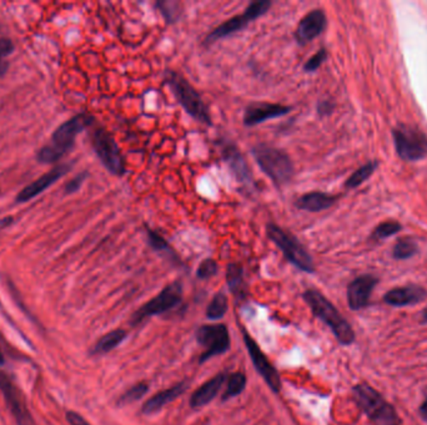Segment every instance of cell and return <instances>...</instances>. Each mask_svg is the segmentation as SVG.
I'll return each mask as SVG.
<instances>
[{"instance_id": "cell-1", "label": "cell", "mask_w": 427, "mask_h": 425, "mask_svg": "<svg viewBox=\"0 0 427 425\" xmlns=\"http://www.w3.org/2000/svg\"><path fill=\"white\" fill-rule=\"evenodd\" d=\"M302 297L312 313L331 330L338 343H341L343 346L353 344L356 338L353 327L324 294L317 289H307Z\"/></svg>"}, {"instance_id": "cell-2", "label": "cell", "mask_w": 427, "mask_h": 425, "mask_svg": "<svg viewBox=\"0 0 427 425\" xmlns=\"http://www.w3.org/2000/svg\"><path fill=\"white\" fill-rule=\"evenodd\" d=\"M94 117L89 114H79L65 121L55 130L52 142L42 147L38 153V161L42 163H53L63 158L74 145L75 139L86 127H91Z\"/></svg>"}, {"instance_id": "cell-3", "label": "cell", "mask_w": 427, "mask_h": 425, "mask_svg": "<svg viewBox=\"0 0 427 425\" xmlns=\"http://www.w3.org/2000/svg\"><path fill=\"white\" fill-rule=\"evenodd\" d=\"M353 398L375 425H401L395 408L369 384H356L353 388Z\"/></svg>"}, {"instance_id": "cell-4", "label": "cell", "mask_w": 427, "mask_h": 425, "mask_svg": "<svg viewBox=\"0 0 427 425\" xmlns=\"http://www.w3.org/2000/svg\"><path fill=\"white\" fill-rule=\"evenodd\" d=\"M165 83L169 85L178 103L184 107V110L191 117H194L204 125L212 127V120H211L210 112L207 110V106L201 99L200 94L196 91L193 85L190 84L185 76L174 70H169L165 74Z\"/></svg>"}, {"instance_id": "cell-5", "label": "cell", "mask_w": 427, "mask_h": 425, "mask_svg": "<svg viewBox=\"0 0 427 425\" xmlns=\"http://www.w3.org/2000/svg\"><path fill=\"white\" fill-rule=\"evenodd\" d=\"M251 153L258 168L275 186L283 187L290 182L294 176V165L287 153L268 145H258Z\"/></svg>"}, {"instance_id": "cell-6", "label": "cell", "mask_w": 427, "mask_h": 425, "mask_svg": "<svg viewBox=\"0 0 427 425\" xmlns=\"http://www.w3.org/2000/svg\"><path fill=\"white\" fill-rule=\"evenodd\" d=\"M266 233L270 240L279 247L281 252L284 253L285 257L295 267L306 273L315 272V264L310 253L306 251L305 247L290 232L271 222L266 225Z\"/></svg>"}, {"instance_id": "cell-7", "label": "cell", "mask_w": 427, "mask_h": 425, "mask_svg": "<svg viewBox=\"0 0 427 425\" xmlns=\"http://www.w3.org/2000/svg\"><path fill=\"white\" fill-rule=\"evenodd\" d=\"M91 145L103 165L115 176L125 173V160L115 139L106 129H96L91 134Z\"/></svg>"}, {"instance_id": "cell-8", "label": "cell", "mask_w": 427, "mask_h": 425, "mask_svg": "<svg viewBox=\"0 0 427 425\" xmlns=\"http://www.w3.org/2000/svg\"><path fill=\"white\" fill-rule=\"evenodd\" d=\"M397 155L405 161H417L427 156V137L409 125H399L392 132Z\"/></svg>"}, {"instance_id": "cell-9", "label": "cell", "mask_w": 427, "mask_h": 425, "mask_svg": "<svg viewBox=\"0 0 427 425\" xmlns=\"http://www.w3.org/2000/svg\"><path fill=\"white\" fill-rule=\"evenodd\" d=\"M271 6H273V3L269 0H260V1L251 3L243 14L234 16L232 19L222 23V25L215 28L212 32L209 33L204 40V44L210 45L222 37H227L235 33L240 32L244 28L248 27L251 21L264 16L265 13H268Z\"/></svg>"}, {"instance_id": "cell-10", "label": "cell", "mask_w": 427, "mask_h": 425, "mask_svg": "<svg viewBox=\"0 0 427 425\" xmlns=\"http://www.w3.org/2000/svg\"><path fill=\"white\" fill-rule=\"evenodd\" d=\"M183 301V286L180 282H174L166 286L160 293L142 305L132 317V325H137L142 320L153 315H161L175 308Z\"/></svg>"}, {"instance_id": "cell-11", "label": "cell", "mask_w": 427, "mask_h": 425, "mask_svg": "<svg viewBox=\"0 0 427 425\" xmlns=\"http://www.w3.org/2000/svg\"><path fill=\"white\" fill-rule=\"evenodd\" d=\"M196 341L199 342L200 346L205 348V351L199 358L200 364L215 356L224 354L230 348V336H229V330L225 325L201 326L196 331Z\"/></svg>"}, {"instance_id": "cell-12", "label": "cell", "mask_w": 427, "mask_h": 425, "mask_svg": "<svg viewBox=\"0 0 427 425\" xmlns=\"http://www.w3.org/2000/svg\"><path fill=\"white\" fill-rule=\"evenodd\" d=\"M241 332H243L244 342H245V346H246L254 367L258 371V374L264 378L266 384L269 385V388L275 393H280L281 379H280L279 373L276 371V368L271 364L269 358L265 356V353L260 349L258 343L250 337L248 332L245 330H241Z\"/></svg>"}, {"instance_id": "cell-13", "label": "cell", "mask_w": 427, "mask_h": 425, "mask_svg": "<svg viewBox=\"0 0 427 425\" xmlns=\"http://www.w3.org/2000/svg\"><path fill=\"white\" fill-rule=\"evenodd\" d=\"M0 390L6 398L11 414L16 418L18 425H35L30 412L28 410L25 399L21 389L16 387L13 379L6 373L0 371Z\"/></svg>"}, {"instance_id": "cell-14", "label": "cell", "mask_w": 427, "mask_h": 425, "mask_svg": "<svg viewBox=\"0 0 427 425\" xmlns=\"http://www.w3.org/2000/svg\"><path fill=\"white\" fill-rule=\"evenodd\" d=\"M217 146L224 161L227 163V166L232 170L237 181L244 185L253 184V173L250 171L246 160L244 158L243 153H240L237 145L227 140H220Z\"/></svg>"}, {"instance_id": "cell-15", "label": "cell", "mask_w": 427, "mask_h": 425, "mask_svg": "<svg viewBox=\"0 0 427 425\" xmlns=\"http://www.w3.org/2000/svg\"><path fill=\"white\" fill-rule=\"evenodd\" d=\"M377 282L379 279L372 274H363L353 279L348 286V307L353 310H360L368 307Z\"/></svg>"}, {"instance_id": "cell-16", "label": "cell", "mask_w": 427, "mask_h": 425, "mask_svg": "<svg viewBox=\"0 0 427 425\" xmlns=\"http://www.w3.org/2000/svg\"><path fill=\"white\" fill-rule=\"evenodd\" d=\"M292 110L291 106L271 103H253L245 109L244 124L246 127H256L258 124L270 119H276L289 114Z\"/></svg>"}, {"instance_id": "cell-17", "label": "cell", "mask_w": 427, "mask_h": 425, "mask_svg": "<svg viewBox=\"0 0 427 425\" xmlns=\"http://www.w3.org/2000/svg\"><path fill=\"white\" fill-rule=\"evenodd\" d=\"M326 23V14L321 9H315L307 13L296 28V40L301 45L312 42L325 30Z\"/></svg>"}, {"instance_id": "cell-18", "label": "cell", "mask_w": 427, "mask_h": 425, "mask_svg": "<svg viewBox=\"0 0 427 425\" xmlns=\"http://www.w3.org/2000/svg\"><path fill=\"white\" fill-rule=\"evenodd\" d=\"M426 297V289L416 284H409L404 287H396L386 292L384 302L391 307H406V305H417Z\"/></svg>"}, {"instance_id": "cell-19", "label": "cell", "mask_w": 427, "mask_h": 425, "mask_svg": "<svg viewBox=\"0 0 427 425\" xmlns=\"http://www.w3.org/2000/svg\"><path fill=\"white\" fill-rule=\"evenodd\" d=\"M69 168H70L69 165H59L57 168H54L52 171L42 175L32 184L28 185L27 187L21 190L19 194L16 196V201L18 202H28V201L34 199L38 194L44 192L47 187H50L52 185L55 184L60 177H63L64 175L68 173Z\"/></svg>"}, {"instance_id": "cell-20", "label": "cell", "mask_w": 427, "mask_h": 425, "mask_svg": "<svg viewBox=\"0 0 427 425\" xmlns=\"http://www.w3.org/2000/svg\"><path fill=\"white\" fill-rule=\"evenodd\" d=\"M186 389H188V384L183 382V383L176 384V385L171 387V388L159 392L156 395L152 397V398L145 402V404L142 405V413L144 414L156 413L159 410L163 409L165 405H168L173 400H175V399L179 398L180 395L184 393Z\"/></svg>"}, {"instance_id": "cell-21", "label": "cell", "mask_w": 427, "mask_h": 425, "mask_svg": "<svg viewBox=\"0 0 427 425\" xmlns=\"http://www.w3.org/2000/svg\"><path fill=\"white\" fill-rule=\"evenodd\" d=\"M225 379H227L225 374L220 373V374H217V377H214L210 380H207L205 384H203L200 388L196 389L194 394L191 395L190 405L193 408H200V407L210 403L211 400L215 398L220 392Z\"/></svg>"}, {"instance_id": "cell-22", "label": "cell", "mask_w": 427, "mask_h": 425, "mask_svg": "<svg viewBox=\"0 0 427 425\" xmlns=\"http://www.w3.org/2000/svg\"><path fill=\"white\" fill-rule=\"evenodd\" d=\"M338 201L336 196L325 194V192H307L296 199V207L309 212H320L330 209Z\"/></svg>"}, {"instance_id": "cell-23", "label": "cell", "mask_w": 427, "mask_h": 425, "mask_svg": "<svg viewBox=\"0 0 427 425\" xmlns=\"http://www.w3.org/2000/svg\"><path fill=\"white\" fill-rule=\"evenodd\" d=\"M227 282L232 293L237 299H244L245 297V279H244V269L237 263H230L227 268Z\"/></svg>"}, {"instance_id": "cell-24", "label": "cell", "mask_w": 427, "mask_h": 425, "mask_svg": "<svg viewBox=\"0 0 427 425\" xmlns=\"http://www.w3.org/2000/svg\"><path fill=\"white\" fill-rule=\"evenodd\" d=\"M125 337H127V332L124 330H114L109 332L95 343V346L91 349V354H106L110 352L125 339Z\"/></svg>"}, {"instance_id": "cell-25", "label": "cell", "mask_w": 427, "mask_h": 425, "mask_svg": "<svg viewBox=\"0 0 427 425\" xmlns=\"http://www.w3.org/2000/svg\"><path fill=\"white\" fill-rule=\"evenodd\" d=\"M229 310V299L227 294L219 292V293L211 299L210 303L206 308V317L211 320H222L227 315Z\"/></svg>"}, {"instance_id": "cell-26", "label": "cell", "mask_w": 427, "mask_h": 425, "mask_svg": "<svg viewBox=\"0 0 427 425\" xmlns=\"http://www.w3.org/2000/svg\"><path fill=\"white\" fill-rule=\"evenodd\" d=\"M376 168H377V163H376V161H371V163H368L366 165H364V166L358 168V170L346 180L345 187H346V189H355V187H358L360 185L364 184L366 180H369L370 177L372 176V173H375Z\"/></svg>"}, {"instance_id": "cell-27", "label": "cell", "mask_w": 427, "mask_h": 425, "mask_svg": "<svg viewBox=\"0 0 427 425\" xmlns=\"http://www.w3.org/2000/svg\"><path fill=\"white\" fill-rule=\"evenodd\" d=\"M246 387V375L241 372L234 373L227 379V389L222 394V400L237 397Z\"/></svg>"}, {"instance_id": "cell-28", "label": "cell", "mask_w": 427, "mask_h": 425, "mask_svg": "<svg viewBox=\"0 0 427 425\" xmlns=\"http://www.w3.org/2000/svg\"><path fill=\"white\" fill-rule=\"evenodd\" d=\"M417 251H419V247H417L416 242L411 238L404 237L396 242L394 250H392V257L395 260H409V258L414 257Z\"/></svg>"}, {"instance_id": "cell-29", "label": "cell", "mask_w": 427, "mask_h": 425, "mask_svg": "<svg viewBox=\"0 0 427 425\" xmlns=\"http://www.w3.org/2000/svg\"><path fill=\"white\" fill-rule=\"evenodd\" d=\"M155 6L168 23L178 21L181 16V8H180L181 4L176 1H158Z\"/></svg>"}, {"instance_id": "cell-30", "label": "cell", "mask_w": 427, "mask_h": 425, "mask_svg": "<svg viewBox=\"0 0 427 425\" xmlns=\"http://www.w3.org/2000/svg\"><path fill=\"white\" fill-rule=\"evenodd\" d=\"M401 228H402V226H401L399 222H396V221H386V222L380 223L379 226L375 228L371 238H374V240H384V238H387V237L394 236L397 232L401 231Z\"/></svg>"}, {"instance_id": "cell-31", "label": "cell", "mask_w": 427, "mask_h": 425, "mask_svg": "<svg viewBox=\"0 0 427 425\" xmlns=\"http://www.w3.org/2000/svg\"><path fill=\"white\" fill-rule=\"evenodd\" d=\"M149 385L147 383H139L134 385L132 388L127 390L123 394L122 398L119 399L120 404H129L132 402H137L139 399H142L145 394L148 393Z\"/></svg>"}, {"instance_id": "cell-32", "label": "cell", "mask_w": 427, "mask_h": 425, "mask_svg": "<svg viewBox=\"0 0 427 425\" xmlns=\"http://www.w3.org/2000/svg\"><path fill=\"white\" fill-rule=\"evenodd\" d=\"M217 271H219V266H217V261H214L212 258H206L198 267L196 276H198V279H211L212 276L217 274Z\"/></svg>"}, {"instance_id": "cell-33", "label": "cell", "mask_w": 427, "mask_h": 425, "mask_svg": "<svg viewBox=\"0 0 427 425\" xmlns=\"http://www.w3.org/2000/svg\"><path fill=\"white\" fill-rule=\"evenodd\" d=\"M147 233H148L149 243L155 251H169V243L159 232L147 227Z\"/></svg>"}, {"instance_id": "cell-34", "label": "cell", "mask_w": 427, "mask_h": 425, "mask_svg": "<svg viewBox=\"0 0 427 425\" xmlns=\"http://www.w3.org/2000/svg\"><path fill=\"white\" fill-rule=\"evenodd\" d=\"M327 53L325 49H320L315 55H312V58L309 59L304 65V70L310 73V71H315L317 69L321 66L324 62L326 60Z\"/></svg>"}, {"instance_id": "cell-35", "label": "cell", "mask_w": 427, "mask_h": 425, "mask_svg": "<svg viewBox=\"0 0 427 425\" xmlns=\"http://www.w3.org/2000/svg\"><path fill=\"white\" fill-rule=\"evenodd\" d=\"M85 179H86V173H80V175H78L76 177H74L70 182L67 184V186H65V192L67 194H74V192H76L81 187V185L84 184Z\"/></svg>"}, {"instance_id": "cell-36", "label": "cell", "mask_w": 427, "mask_h": 425, "mask_svg": "<svg viewBox=\"0 0 427 425\" xmlns=\"http://www.w3.org/2000/svg\"><path fill=\"white\" fill-rule=\"evenodd\" d=\"M13 50H14V44L11 42V40H9V39H1L0 40V60L13 53Z\"/></svg>"}, {"instance_id": "cell-37", "label": "cell", "mask_w": 427, "mask_h": 425, "mask_svg": "<svg viewBox=\"0 0 427 425\" xmlns=\"http://www.w3.org/2000/svg\"><path fill=\"white\" fill-rule=\"evenodd\" d=\"M67 420L70 425H90L86 420L78 414L76 412H68L67 413Z\"/></svg>"}, {"instance_id": "cell-38", "label": "cell", "mask_w": 427, "mask_h": 425, "mask_svg": "<svg viewBox=\"0 0 427 425\" xmlns=\"http://www.w3.org/2000/svg\"><path fill=\"white\" fill-rule=\"evenodd\" d=\"M332 110V105L329 103V101H321L319 106H317V111H319V114L320 115H327V114H330Z\"/></svg>"}, {"instance_id": "cell-39", "label": "cell", "mask_w": 427, "mask_h": 425, "mask_svg": "<svg viewBox=\"0 0 427 425\" xmlns=\"http://www.w3.org/2000/svg\"><path fill=\"white\" fill-rule=\"evenodd\" d=\"M419 413H420V415H421L422 419L426 420L427 421V393L426 397H425V399H423V402H422V404L420 405Z\"/></svg>"}, {"instance_id": "cell-40", "label": "cell", "mask_w": 427, "mask_h": 425, "mask_svg": "<svg viewBox=\"0 0 427 425\" xmlns=\"http://www.w3.org/2000/svg\"><path fill=\"white\" fill-rule=\"evenodd\" d=\"M422 323H427V308L422 313Z\"/></svg>"}, {"instance_id": "cell-41", "label": "cell", "mask_w": 427, "mask_h": 425, "mask_svg": "<svg viewBox=\"0 0 427 425\" xmlns=\"http://www.w3.org/2000/svg\"><path fill=\"white\" fill-rule=\"evenodd\" d=\"M6 68H8V66H6V64H4V65H0V76H1L3 74L6 73Z\"/></svg>"}, {"instance_id": "cell-42", "label": "cell", "mask_w": 427, "mask_h": 425, "mask_svg": "<svg viewBox=\"0 0 427 425\" xmlns=\"http://www.w3.org/2000/svg\"><path fill=\"white\" fill-rule=\"evenodd\" d=\"M4 362H6V359H4V354H3L1 349H0V366H1V364H4Z\"/></svg>"}]
</instances>
